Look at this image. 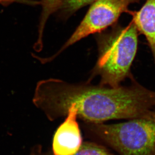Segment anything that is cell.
<instances>
[{
    "instance_id": "ba28073f",
    "label": "cell",
    "mask_w": 155,
    "mask_h": 155,
    "mask_svg": "<svg viewBox=\"0 0 155 155\" xmlns=\"http://www.w3.org/2000/svg\"><path fill=\"white\" fill-rule=\"evenodd\" d=\"M95 1L96 0H63L59 9L62 15L68 17Z\"/></svg>"
},
{
    "instance_id": "30bf717a",
    "label": "cell",
    "mask_w": 155,
    "mask_h": 155,
    "mask_svg": "<svg viewBox=\"0 0 155 155\" xmlns=\"http://www.w3.org/2000/svg\"><path fill=\"white\" fill-rule=\"evenodd\" d=\"M13 2L26 3L27 4L30 5H36L39 3L37 2L31 1V0H0V4H2V5H8Z\"/></svg>"
},
{
    "instance_id": "52a82bcc",
    "label": "cell",
    "mask_w": 155,
    "mask_h": 155,
    "mask_svg": "<svg viewBox=\"0 0 155 155\" xmlns=\"http://www.w3.org/2000/svg\"><path fill=\"white\" fill-rule=\"evenodd\" d=\"M63 0H42V11L40 20L38 38L35 48L41 50L42 48V37L46 23L50 15L60 9Z\"/></svg>"
},
{
    "instance_id": "277c9868",
    "label": "cell",
    "mask_w": 155,
    "mask_h": 155,
    "mask_svg": "<svg viewBox=\"0 0 155 155\" xmlns=\"http://www.w3.org/2000/svg\"><path fill=\"white\" fill-rule=\"evenodd\" d=\"M140 1L142 0H96L94 2L84 17L59 53L86 37L101 32L114 25L123 13L128 11V7L130 5Z\"/></svg>"
},
{
    "instance_id": "8992f818",
    "label": "cell",
    "mask_w": 155,
    "mask_h": 155,
    "mask_svg": "<svg viewBox=\"0 0 155 155\" xmlns=\"http://www.w3.org/2000/svg\"><path fill=\"white\" fill-rule=\"evenodd\" d=\"M130 13L138 32L146 39L155 64V0H146L138 11Z\"/></svg>"
},
{
    "instance_id": "5b68a950",
    "label": "cell",
    "mask_w": 155,
    "mask_h": 155,
    "mask_svg": "<svg viewBox=\"0 0 155 155\" xmlns=\"http://www.w3.org/2000/svg\"><path fill=\"white\" fill-rule=\"evenodd\" d=\"M66 114V120L58 128L53 138L54 155H74L83 143L76 110L69 108Z\"/></svg>"
},
{
    "instance_id": "3957f363",
    "label": "cell",
    "mask_w": 155,
    "mask_h": 155,
    "mask_svg": "<svg viewBox=\"0 0 155 155\" xmlns=\"http://www.w3.org/2000/svg\"><path fill=\"white\" fill-rule=\"evenodd\" d=\"M87 127L121 155H155V110L119 124L88 123Z\"/></svg>"
},
{
    "instance_id": "9c48e42d",
    "label": "cell",
    "mask_w": 155,
    "mask_h": 155,
    "mask_svg": "<svg viewBox=\"0 0 155 155\" xmlns=\"http://www.w3.org/2000/svg\"><path fill=\"white\" fill-rule=\"evenodd\" d=\"M73 155H114L101 145L91 142L82 143L79 150Z\"/></svg>"
},
{
    "instance_id": "6da1fadb",
    "label": "cell",
    "mask_w": 155,
    "mask_h": 155,
    "mask_svg": "<svg viewBox=\"0 0 155 155\" xmlns=\"http://www.w3.org/2000/svg\"><path fill=\"white\" fill-rule=\"evenodd\" d=\"M58 103L64 114L72 108L88 123H103L151 114L155 110V91L137 84L117 87L84 84L64 87Z\"/></svg>"
},
{
    "instance_id": "7a4b0ae2",
    "label": "cell",
    "mask_w": 155,
    "mask_h": 155,
    "mask_svg": "<svg viewBox=\"0 0 155 155\" xmlns=\"http://www.w3.org/2000/svg\"><path fill=\"white\" fill-rule=\"evenodd\" d=\"M138 30L131 21L126 27L116 26L97 37L98 57L91 78L100 76V84L117 87L127 78L136 56Z\"/></svg>"
}]
</instances>
